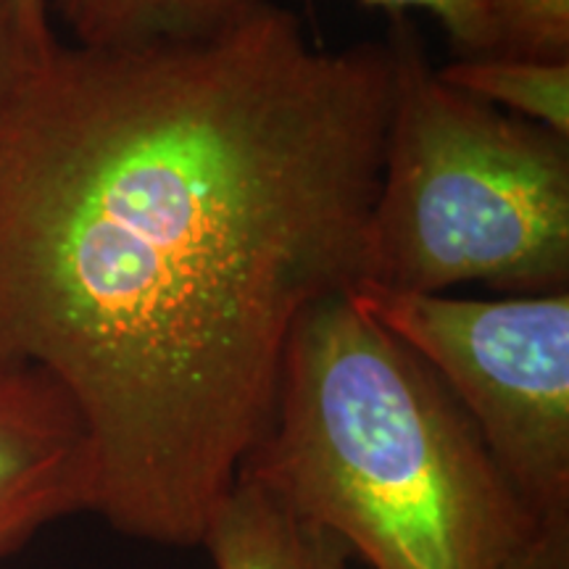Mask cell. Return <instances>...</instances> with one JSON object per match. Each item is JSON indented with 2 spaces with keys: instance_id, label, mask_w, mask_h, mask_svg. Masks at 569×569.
<instances>
[{
  "instance_id": "obj_10",
  "label": "cell",
  "mask_w": 569,
  "mask_h": 569,
  "mask_svg": "<svg viewBox=\"0 0 569 569\" xmlns=\"http://www.w3.org/2000/svg\"><path fill=\"white\" fill-rule=\"evenodd\" d=\"M496 569H569V509L532 519Z\"/></svg>"
},
{
  "instance_id": "obj_13",
  "label": "cell",
  "mask_w": 569,
  "mask_h": 569,
  "mask_svg": "<svg viewBox=\"0 0 569 569\" xmlns=\"http://www.w3.org/2000/svg\"><path fill=\"white\" fill-rule=\"evenodd\" d=\"M13 17H17L21 40H24L27 53L34 67L48 59L53 53V48L59 46L53 34L51 24V11H48V0H9Z\"/></svg>"
},
{
  "instance_id": "obj_8",
  "label": "cell",
  "mask_w": 569,
  "mask_h": 569,
  "mask_svg": "<svg viewBox=\"0 0 569 569\" xmlns=\"http://www.w3.org/2000/svg\"><path fill=\"white\" fill-rule=\"evenodd\" d=\"M453 90L569 140V61L457 56L438 69Z\"/></svg>"
},
{
  "instance_id": "obj_3",
  "label": "cell",
  "mask_w": 569,
  "mask_h": 569,
  "mask_svg": "<svg viewBox=\"0 0 569 569\" xmlns=\"http://www.w3.org/2000/svg\"><path fill=\"white\" fill-rule=\"evenodd\" d=\"M388 40L393 96L361 282L569 290V140L446 84L407 13Z\"/></svg>"
},
{
  "instance_id": "obj_12",
  "label": "cell",
  "mask_w": 569,
  "mask_h": 569,
  "mask_svg": "<svg viewBox=\"0 0 569 569\" xmlns=\"http://www.w3.org/2000/svg\"><path fill=\"white\" fill-rule=\"evenodd\" d=\"M34 69L21 40L17 17L9 0H0V103L19 88L21 80Z\"/></svg>"
},
{
  "instance_id": "obj_5",
  "label": "cell",
  "mask_w": 569,
  "mask_h": 569,
  "mask_svg": "<svg viewBox=\"0 0 569 569\" xmlns=\"http://www.w3.org/2000/svg\"><path fill=\"white\" fill-rule=\"evenodd\" d=\"M90 507L92 453L80 411L42 369L0 361V561Z\"/></svg>"
},
{
  "instance_id": "obj_4",
  "label": "cell",
  "mask_w": 569,
  "mask_h": 569,
  "mask_svg": "<svg viewBox=\"0 0 569 569\" xmlns=\"http://www.w3.org/2000/svg\"><path fill=\"white\" fill-rule=\"evenodd\" d=\"M348 296L443 380L532 515L569 509V290Z\"/></svg>"
},
{
  "instance_id": "obj_6",
  "label": "cell",
  "mask_w": 569,
  "mask_h": 569,
  "mask_svg": "<svg viewBox=\"0 0 569 569\" xmlns=\"http://www.w3.org/2000/svg\"><path fill=\"white\" fill-rule=\"evenodd\" d=\"M201 546L217 569H351L343 540L243 475L211 511Z\"/></svg>"
},
{
  "instance_id": "obj_11",
  "label": "cell",
  "mask_w": 569,
  "mask_h": 569,
  "mask_svg": "<svg viewBox=\"0 0 569 569\" xmlns=\"http://www.w3.org/2000/svg\"><path fill=\"white\" fill-rule=\"evenodd\" d=\"M390 13H407L409 9H422L432 13L451 40L457 56H482L486 53V34H482L480 19L475 13L472 0H361Z\"/></svg>"
},
{
  "instance_id": "obj_2",
  "label": "cell",
  "mask_w": 569,
  "mask_h": 569,
  "mask_svg": "<svg viewBox=\"0 0 569 569\" xmlns=\"http://www.w3.org/2000/svg\"><path fill=\"white\" fill-rule=\"evenodd\" d=\"M240 475L372 569H496L536 519L443 380L348 293L296 325Z\"/></svg>"
},
{
  "instance_id": "obj_7",
  "label": "cell",
  "mask_w": 569,
  "mask_h": 569,
  "mask_svg": "<svg viewBox=\"0 0 569 569\" xmlns=\"http://www.w3.org/2000/svg\"><path fill=\"white\" fill-rule=\"evenodd\" d=\"M267 0H48L71 46L132 48L198 40L238 24Z\"/></svg>"
},
{
  "instance_id": "obj_1",
  "label": "cell",
  "mask_w": 569,
  "mask_h": 569,
  "mask_svg": "<svg viewBox=\"0 0 569 569\" xmlns=\"http://www.w3.org/2000/svg\"><path fill=\"white\" fill-rule=\"evenodd\" d=\"M390 40L282 6L198 40L56 46L0 103V361L88 430L92 515L201 546L272 419L296 325L365 280Z\"/></svg>"
},
{
  "instance_id": "obj_9",
  "label": "cell",
  "mask_w": 569,
  "mask_h": 569,
  "mask_svg": "<svg viewBox=\"0 0 569 569\" xmlns=\"http://www.w3.org/2000/svg\"><path fill=\"white\" fill-rule=\"evenodd\" d=\"M486 53L569 61V0H472Z\"/></svg>"
}]
</instances>
